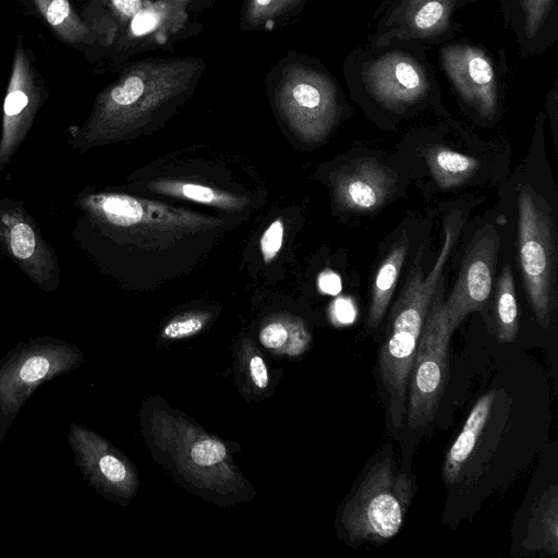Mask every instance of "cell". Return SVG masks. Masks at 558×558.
I'll list each match as a JSON object with an SVG mask.
<instances>
[{
    "instance_id": "cell-1",
    "label": "cell",
    "mask_w": 558,
    "mask_h": 558,
    "mask_svg": "<svg viewBox=\"0 0 558 558\" xmlns=\"http://www.w3.org/2000/svg\"><path fill=\"white\" fill-rule=\"evenodd\" d=\"M203 69L204 62L195 58L154 59L132 65L98 94L85 122L70 130L69 144L84 153L136 136L191 95Z\"/></svg>"
},
{
    "instance_id": "cell-2",
    "label": "cell",
    "mask_w": 558,
    "mask_h": 558,
    "mask_svg": "<svg viewBox=\"0 0 558 558\" xmlns=\"http://www.w3.org/2000/svg\"><path fill=\"white\" fill-rule=\"evenodd\" d=\"M461 223L459 214L446 219L445 239L440 253L434 267L425 277L421 264L422 250L417 252L403 290L390 314L386 337L379 351L378 366L397 426L402 422L405 412L408 377L422 327Z\"/></svg>"
},
{
    "instance_id": "cell-3",
    "label": "cell",
    "mask_w": 558,
    "mask_h": 558,
    "mask_svg": "<svg viewBox=\"0 0 558 558\" xmlns=\"http://www.w3.org/2000/svg\"><path fill=\"white\" fill-rule=\"evenodd\" d=\"M82 351L50 336L20 341L0 359V444L37 388L80 367Z\"/></svg>"
},
{
    "instance_id": "cell-4",
    "label": "cell",
    "mask_w": 558,
    "mask_h": 558,
    "mask_svg": "<svg viewBox=\"0 0 558 558\" xmlns=\"http://www.w3.org/2000/svg\"><path fill=\"white\" fill-rule=\"evenodd\" d=\"M413 495L412 480L398 472L390 458L372 466L352 498L341 522L352 543H381L400 531Z\"/></svg>"
},
{
    "instance_id": "cell-5",
    "label": "cell",
    "mask_w": 558,
    "mask_h": 558,
    "mask_svg": "<svg viewBox=\"0 0 558 558\" xmlns=\"http://www.w3.org/2000/svg\"><path fill=\"white\" fill-rule=\"evenodd\" d=\"M518 248L522 278L538 324L548 329L556 303V233L550 209L531 187L519 192Z\"/></svg>"
},
{
    "instance_id": "cell-6",
    "label": "cell",
    "mask_w": 558,
    "mask_h": 558,
    "mask_svg": "<svg viewBox=\"0 0 558 558\" xmlns=\"http://www.w3.org/2000/svg\"><path fill=\"white\" fill-rule=\"evenodd\" d=\"M441 277L424 320L408 377V422L426 426L437 411L448 377L449 340L452 333L444 306Z\"/></svg>"
},
{
    "instance_id": "cell-7",
    "label": "cell",
    "mask_w": 558,
    "mask_h": 558,
    "mask_svg": "<svg viewBox=\"0 0 558 558\" xmlns=\"http://www.w3.org/2000/svg\"><path fill=\"white\" fill-rule=\"evenodd\" d=\"M0 255L9 258L41 291L54 292L61 283L53 246L20 201L0 197Z\"/></svg>"
},
{
    "instance_id": "cell-8",
    "label": "cell",
    "mask_w": 558,
    "mask_h": 558,
    "mask_svg": "<svg viewBox=\"0 0 558 558\" xmlns=\"http://www.w3.org/2000/svg\"><path fill=\"white\" fill-rule=\"evenodd\" d=\"M277 102L290 129L307 143L322 141L336 120L333 85L304 66H294L286 73L277 92Z\"/></svg>"
},
{
    "instance_id": "cell-9",
    "label": "cell",
    "mask_w": 558,
    "mask_h": 558,
    "mask_svg": "<svg viewBox=\"0 0 558 558\" xmlns=\"http://www.w3.org/2000/svg\"><path fill=\"white\" fill-rule=\"evenodd\" d=\"M69 446L75 465L89 487L104 498L125 506L137 488V475L131 461L92 428L71 423Z\"/></svg>"
},
{
    "instance_id": "cell-10",
    "label": "cell",
    "mask_w": 558,
    "mask_h": 558,
    "mask_svg": "<svg viewBox=\"0 0 558 558\" xmlns=\"http://www.w3.org/2000/svg\"><path fill=\"white\" fill-rule=\"evenodd\" d=\"M499 243L498 231L493 223L482 227L471 240L456 284L444 302L452 332L470 313L482 311L488 300Z\"/></svg>"
},
{
    "instance_id": "cell-11",
    "label": "cell",
    "mask_w": 558,
    "mask_h": 558,
    "mask_svg": "<svg viewBox=\"0 0 558 558\" xmlns=\"http://www.w3.org/2000/svg\"><path fill=\"white\" fill-rule=\"evenodd\" d=\"M154 427V442L162 445V452H169L171 468H177L181 476L201 480L215 473L222 477V471L234 473L228 449L218 438L180 417L159 418Z\"/></svg>"
},
{
    "instance_id": "cell-12",
    "label": "cell",
    "mask_w": 558,
    "mask_h": 558,
    "mask_svg": "<svg viewBox=\"0 0 558 558\" xmlns=\"http://www.w3.org/2000/svg\"><path fill=\"white\" fill-rule=\"evenodd\" d=\"M130 195L113 192H82L76 201L89 222L105 231H125L142 226L173 227L177 229L205 228L207 218L181 213H160L155 215L150 206Z\"/></svg>"
},
{
    "instance_id": "cell-13",
    "label": "cell",
    "mask_w": 558,
    "mask_h": 558,
    "mask_svg": "<svg viewBox=\"0 0 558 558\" xmlns=\"http://www.w3.org/2000/svg\"><path fill=\"white\" fill-rule=\"evenodd\" d=\"M43 102V89L21 45L14 52L12 71L3 100L0 132V173L27 137Z\"/></svg>"
},
{
    "instance_id": "cell-14",
    "label": "cell",
    "mask_w": 558,
    "mask_h": 558,
    "mask_svg": "<svg viewBox=\"0 0 558 558\" xmlns=\"http://www.w3.org/2000/svg\"><path fill=\"white\" fill-rule=\"evenodd\" d=\"M463 0H392L378 24L377 47L391 39L433 40L453 29L451 15Z\"/></svg>"
},
{
    "instance_id": "cell-15",
    "label": "cell",
    "mask_w": 558,
    "mask_h": 558,
    "mask_svg": "<svg viewBox=\"0 0 558 558\" xmlns=\"http://www.w3.org/2000/svg\"><path fill=\"white\" fill-rule=\"evenodd\" d=\"M444 69L459 94L483 117L492 118L497 107L496 76L488 57L470 45L441 51Z\"/></svg>"
},
{
    "instance_id": "cell-16",
    "label": "cell",
    "mask_w": 558,
    "mask_h": 558,
    "mask_svg": "<svg viewBox=\"0 0 558 558\" xmlns=\"http://www.w3.org/2000/svg\"><path fill=\"white\" fill-rule=\"evenodd\" d=\"M396 185V173L368 157L353 159L333 177L337 204L352 211L376 210L393 194Z\"/></svg>"
},
{
    "instance_id": "cell-17",
    "label": "cell",
    "mask_w": 558,
    "mask_h": 558,
    "mask_svg": "<svg viewBox=\"0 0 558 558\" xmlns=\"http://www.w3.org/2000/svg\"><path fill=\"white\" fill-rule=\"evenodd\" d=\"M366 82L375 97L392 108L417 101L428 89L424 70L417 62L400 53L388 54L373 62L366 72Z\"/></svg>"
},
{
    "instance_id": "cell-18",
    "label": "cell",
    "mask_w": 558,
    "mask_h": 558,
    "mask_svg": "<svg viewBox=\"0 0 558 558\" xmlns=\"http://www.w3.org/2000/svg\"><path fill=\"white\" fill-rule=\"evenodd\" d=\"M494 399L495 392L490 391L477 400L460 434L447 451L442 466V477L446 483L453 484L457 482L485 427Z\"/></svg>"
},
{
    "instance_id": "cell-19",
    "label": "cell",
    "mask_w": 558,
    "mask_h": 558,
    "mask_svg": "<svg viewBox=\"0 0 558 558\" xmlns=\"http://www.w3.org/2000/svg\"><path fill=\"white\" fill-rule=\"evenodd\" d=\"M408 247L409 240L404 233L393 244L377 269L368 311V325L372 328H377L384 318L402 269Z\"/></svg>"
},
{
    "instance_id": "cell-20",
    "label": "cell",
    "mask_w": 558,
    "mask_h": 558,
    "mask_svg": "<svg viewBox=\"0 0 558 558\" xmlns=\"http://www.w3.org/2000/svg\"><path fill=\"white\" fill-rule=\"evenodd\" d=\"M557 489L547 490L535 505L529 521L523 547L527 550H546L553 556L558 551Z\"/></svg>"
},
{
    "instance_id": "cell-21",
    "label": "cell",
    "mask_w": 558,
    "mask_h": 558,
    "mask_svg": "<svg viewBox=\"0 0 558 558\" xmlns=\"http://www.w3.org/2000/svg\"><path fill=\"white\" fill-rule=\"evenodd\" d=\"M426 162L434 180L442 189L466 182L480 167L476 158L440 146L426 153Z\"/></svg>"
},
{
    "instance_id": "cell-22",
    "label": "cell",
    "mask_w": 558,
    "mask_h": 558,
    "mask_svg": "<svg viewBox=\"0 0 558 558\" xmlns=\"http://www.w3.org/2000/svg\"><path fill=\"white\" fill-rule=\"evenodd\" d=\"M149 190L159 194L190 199L230 211L240 210L247 203L246 198L238 197L206 185L175 180H157L149 185Z\"/></svg>"
},
{
    "instance_id": "cell-23",
    "label": "cell",
    "mask_w": 558,
    "mask_h": 558,
    "mask_svg": "<svg viewBox=\"0 0 558 558\" xmlns=\"http://www.w3.org/2000/svg\"><path fill=\"white\" fill-rule=\"evenodd\" d=\"M36 11L65 43L77 45L89 36V29L72 9L69 0H32Z\"/></svg>"
},
{
    "instance_id": "cell-24",
    "label": "cell",
    "mask_w": 558,
    "mask_h": 558,
    "mask_svg": "<svg viewBox=\"0 0 558 558\" xmlns=\"http://www.w3.org/2000/svg\"><path fill=\"white\" fill-rule=\"evenodd\" d=\"M497 338L501 343L512 342L519 331L515 286L509 264L505 265L495 295Z\"/></svg>"
},
{
    "instance_id": "cell-25",
    "label": "cell",
    "mask_w": 558,
    "mask_h": 558,
    "mask_svg": "<svg viewBox=\"0 0 558 558\" xmlns=\"http://www.w3.org/2000/svg\"><path fill=\"white\" fill-rule=\"evenodd\" d=\"M259 341L268 350L299 354L310 342V333L304 324L292 317H276L263 326Z\"/></svg>"
},
{
    "instance_id": "cell-26",
    "label": "cell",
    "mask_w": 558,
    "mask_h": 558,
    "mask_svg": "<svg viewBox=\"0 0 558 558\" xmlns=\"http://www.w3.org/2000/svg\"><path fill=\"white\" fill-rule=\"evenodd\" d=\"M207 312H189L175 316L162 328V338L168 340H181L202 331L210 318Z\"/></svg>"
},
{
    "instance_id": "cell-27",
    "label": "cell",
    "mask_w": 558,
    "mask_h": 558,
    "mask_svg": "<svg viewBox=\"0 0 558 558\" xmlns=\"http://www.w3.org/2000/svg\"><path fill=\"white\" fill-rule=\"evenodd\" d=\"M300 0H252L248 17L255 23L269 21L284 13L299 3Z\"/></svg>"
},
{
    "instance_id": "cell-28",
    "label": "cell",
    "mask_w": 558,
    "mask_h": 558,
    "mask_svg": "<svg viewBox=\"0 0 558 558\" xmlns=\"http://www.w3.org/2000/svg\"><path fill=\"white\" fill-rule=\"evenodd\" d=\"M555 0H522L524 26L529 36H534L543 25Z\"/></svg>"
},
{
    "instance_id": "cell-29",
    "label": "cell",
    "mask_w": 558,
    "mask_h": 558,
    "mask_svg": "<svg viewBox=\"0 0 558 558\" xmlns=\"http://www.w3.org/2000/svg\"><path fill=\"white\" fill-rule=\"evenodd\" d=\"M284 235L281 219L274 220L260 238V252L265 263H270L280 252Z\"/></svg>"
},
{
    "instance_id": "cell-30",
    "label": "cell",
    "mask_w": 558,
    "mask_h": 558,
    "mask_svg": "<svg viewBox=\"0 0 558 558\" xmlns=\"http://www.w3.org/2000/svg\"><path fill=\"white\" fill-rule=\"evenodd\" d=\"M247 375L251 383L257 390H265L269 385V373L264 357L257 352L252 351L246 359Z\"/></svg>"
},
{
    "instance_id": "cell-31",
    "label": "cell",
    "mask_w": 558,
    "mask_h": 558,
    "mask_svg": "<svg viewBox=\"0 0 558 558\" xmlns=\"http://www.w3.org/2000/svg\"><path fill=\"white\" fill-rule=\"evenodd\" d=\"M122 17H134L142 11V0H107Z\"/></svg>"
},
{
    "instance_id": "cell-32",
    "label": "cell",
    "mask_w": 558,
    "mask_h": 558,
    "mask_svg": "<svg viewBox=\"0 0 558 558\" xmlns=\"http://www.w3.org/2000/svg\"><path fill=\"white\" fill-rule=\"evenodd\" d=\"M332 312L336 319L340 323H350L355 316L353 303L344 298L337 299L332 305Z\"/></svg>"
},
{
    "instance_id": "cell-33",
    "label": "cell",
    "mask_w": 558,
    "mask_h": 558,
    "mask_svg": "<svg viewBox=\"0 0 558 558\" xmlns=\"http://www.w3.org/2000/svg\"><path fill=\"white\" fill-rule=\"evenodd\" d=\"M318 287L324 293L337 294L341 290L340 277L331 270H325L319 275Z\"/></svg>"
}]
</instances>
